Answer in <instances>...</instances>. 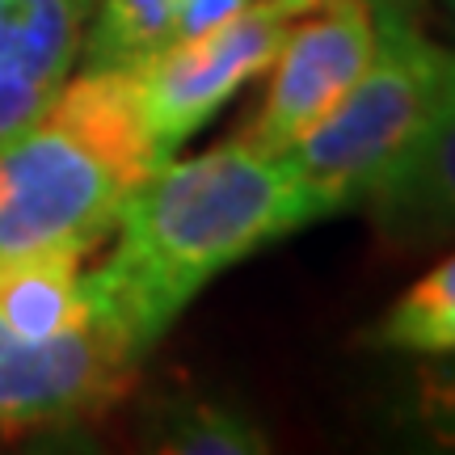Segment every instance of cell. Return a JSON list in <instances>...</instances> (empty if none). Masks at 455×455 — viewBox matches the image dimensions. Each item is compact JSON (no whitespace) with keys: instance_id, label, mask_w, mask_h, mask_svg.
<instances>
[{"instance_id":"obj_1","label":"cell","mask_w":455,"mask_h":455,"mask_svg":"<svg viewBox=\"0 0 455 455\" xmlns=\"http://www.w3.org/2000/svg\"><path fill=\"white\" fill-rule=\"evenodd\" d=\"M308 224L295 178L249 140L169 156L123 203L110 261L81 278L89 321L144 358L212 278Z\"/></svg>"},{"instance_id":"obj_2","label":"cell","mask_w":455,"mask_h":455,"mask_svg":"<svg viewBox=\"0 0 455 455\" xmlns=\"http://www.w3.org/2000/svg\"><path fill=\"white\" fill-rule=\"evenodd\" d=\"M161 164L131 68L84 64L30 127L0 144V258L30 249L89 253Z\"/></svg>"},{"instance_id":"obj_3","label":"cell","mask_w":455,"mask_h":455,"mask_svg":"<svg viewBox=\"0 0 455 455\" xmlns=\"http://www.w3.org/2000/svg\"><path fill=\"white\" fill-rule=\"evenodd\" d=\"M455 101V47L422 34L396 0H379L371 64L333 110L278 152L312 224L355 207L405 161Z\"/></svg>"},{"instance_id":"obj_4","label":"cell","mask_w":455,"mask_h":455,"mask_svg":"<svg viewBox=\"0 0 455 455\" xmlns=\"http://www.w3.org/2000/svg\"><path fill=\"white\" fill-rule=\"evenodd\" d=\"M291 21L295 17L278 13L275 4L253 0L236 17H228L224 26L181 38L173 47H161L140 64H131L140 110L164 161L212 114H220V106H228L244 84L258 81L270 68Z\"/></svg>"},{"instance_id":"obj_5","label":"cell","mask_w":455,"mask_h":455,"mask_svg":"<svg viewBox=\"0 0 455 455\" xmlns=\"http://www.w3.org/2000/svg\"><path fill=\"white\" fill-rule=\"evenodd\" d=\"M375 34L379 0H329L304 13V21L295 17L266 68L270 89L258 106V118L241 140L266 156L287 152L350 93V84L371 64Z\"/></svg>"},{"instance_id":"obj_6","label":"cell","mask_w":455,"mask_h":455,"mask_svg":"<svg viewBox=\"0 0 455 455\" xmlns=\"http://www.w3.org/2000/svg\"><path fill=\"white\" fill-rule=\"evenodd\" d=\"M140 358L93 321L60 338H21L0 321V435L84 422L127 396Z\"/></svg>"},{"instance_id":"obj_7","label":"cell","mask_w":455,"mask_h":455,"mask_svg":"<svg viewBox=\"0 0 455 455\" xmlns=\"http://www.w3.org/2000/svg\"><path fill=\"white\" fill-rule=\"evenodd\" d=\"M93 13L98 0H0V144L72 76Z\"/></svg>"},{"instance_id":"obj_8","label":"cell","mask_w":455,"mask_h":455,"mask_svg":"<svg viewBox=\"0 0 455 455\" xmlns=\"http://www.w3.org/2000/svg\"><path fill=\"white\" fill-rule=\"evenodd\" d=\"M363 203L396 241L422 244L455 236V101Z\"/></svg>"},{"instance_id":"obj_9","label":"cell","mask_w":455,"mask_h":455,"mask_svg":"<svg viewBox=\"0 0 455 455\" xmlns=\"http://www.w3.org/2000/svg\"><path fill=\"white\" fill-rule=\"evenodd\" d=\"M253 0H98L81 60L93 68H131L181 38L224 26Z\"/></svg>"},{"instance_id":"obj_10","label":"cell","mask_w":455,"mask_h":455,"mask_svg":"<svg viewBox=\"0 0 455 455\" xmlns=\"http://www.w3.org/2000/svg\"><path fill=\"white\" fill-rule=\"evenodd\" d=\"M76 249H30L0 258V321L21 338H60L89 325Z\"/></svg>"},{"instance_id":"obj_11","label":"cell","mask_w":455,"mask_h":455,"mask_svg":"<svg viewBox=\"0 0 455 455\" xmlns=\"http://www.w3.org/2000/svg\"><path fill=\"white\" fill-rule=\"evenodd\" d=\"M367 341L396 355H455V253H447L409 291L396 295L367 333Z\"/></svg>"},{"instance_id":"obj_12","label":"cell","mask_w":455,"mask_h":455,"mask_svg":"<svg viewBox=\"0 0 455 455\" xmlns=\"http://www.w3.org/2000/svg\"><path fill=\"white\" fill-rule=\"evenodd\" d=\"M156 447L178 455H261L270 451L261 430L244 409L220 401H181L156 430Z\"/></svg>"},{"instance_id":"obj_13","label":"cell","mask_w":455,"mask_h":455,"mask_svg":"<svg viewBox=\"0 0 455 455\" xmlns=\"http://www.w3.org/2000/svg\"><path fill=\"white\" fill-rule=\"evenodd\" d=\"M409 413L426 439L455 451V363H430L413 375Z\"/></svg>"},{"instance_id":"obj_14","label":"cell","mask_w":455,"mask_h":455,"mask_svg":"<svg viewBox=\"0 0 455 455\" xmlns=\"http://www.w3.org/2000/svg\"><path fill=\"white\" fill-rule=\"evenodd\" d=\"M261 4H275L278 13H287V17H304V13H312V9L329 4V0H261Z\"/></svg>"},{"instance_id":"obj_15","label":"cell","mask_w":455,"mask_h":455,"mask_svg":"<svg viewBox=\"0 0 455 455\" xmlns=\"http://www.w3.org/2000/svg\"><path fill=\"white\" fill-rule=\"evenodd\" d=\"M439 4H443V9H447V13L455 17V0H439Z\"/></svg>"}]
</instances>
